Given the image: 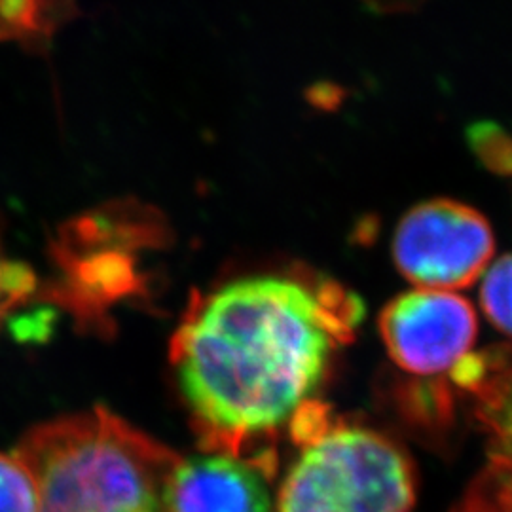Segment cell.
I'll list each match as a JSON object with an SVG mask.
<instances>
[{
    "instance_id": "cell-5",
    "label": "cell",
    "mask_w": 512,
    "mask_h": 512,
    "mask_svg": "<svg viewBox=\"0 0 512 512\" xmlns=\"http://www.w3.org/2000/svg\"><path fill=\"white\" fill-rule=\"evenodd\" d=\"M476 313L458 294L412 291L385 306L380 334L395 365L416 376L456 370L473 348Z\"/></svg>"
},
{
    "instance_id": "cell-11",
    "label": "cell",
    "mask_w": 512,
    "mask_h": 512,
    "mask_svg": "<svg viewBox=\"0 0 512 512\" xmlns=\"http://www.w3.org/2000/svg\"><path fill=\"white\" fill-rule=\"evenodd\" d=\"M454 512H512L511 480L490 461Z\"/></svg>"
},
{
    "instance_id": "cell-7",
    "label": "cell",
    "mask_w": 512,
    "mask_h": 512,
    "mask_svg": "<svg viewBox=\"0 0 512 512\" xmlns=\"http://www.w3.org/2000/svg\"><path fill=\"white\" fill-rule=\"evenodd\" d=\"M482 416L492 435V463L512 484V368L499 384L488 385Z\"/></svg>"
},
{
    "instance_id": "cell-13",
    "label": "cell",
    "mask_w": 512,
    "mask_h": 512,
    "mask_svg": "<svg viewBox=\"0 0 512 512\" xmlns=\"http://www.w3.org/2000/svg\"><path fill=\"white\" fill-rule=\"evenodd\" d=\"M370 6H376L378 10H410L412 6H418L423 0H365Z\"/></svg>"
},
{
    "instance_id": "cell-2",
    "label": "cell",
    "mask_w": 512,
    "mask_h": 512,
    "mask_svg": "<svg viewBox=\"0 0 512 512\" xmlns=\"http://www.w3.org/2000/svg\"><path fill=\"white\" fill-rule=\"evenodd\" d=\"M14 454L37 480L38 512H165L181 459L105 406L33 427Z\"/></svg>"
},
{
    "instance_id": "cell-8",
    "label": "cell",
    "mask_w": 512,
    "mask_h": 512,
    "mask_svg": "<svg viewBox=\"0 0 512 512\" xmlns=\"http://www.w3.org/2000/svg\"><path fill=\"white\" fill-rule=\"evenodd\" d=\"M480 302L490 323L512 338V253L501 256L482 277Z\"/></svg>"
},
{
    "instance_id": "cell-6",
    "label": "cell",
    "mask_w": 512,
    "mask_h": 512,
    "mask_svg": "<svg viewBox=\"0 0 512 512\" xmlns=\"http://www.w3.org/2000/svg\"><path fill=\"white\" fill-rule=\"evenodd\" d=\"M165 512H272L258 463L226 452L179 459L165 488Z\"/></svg>"
},
{
    "instance_id": "cell-12",
    "label": "cell",
    "mask_w": 512,
    "mask_h": 512,
    "mask_svg": "<svg viewBox=\"0 0 512 512\" xmlns=\"http://www.w3.org/2000/svg\"><path fill=\"white\" fill-rule=\"evenodd\" d=\"M35 287L37 277L33 270L23 262L6 258L0 249V325L10 311L35 293Z\"/></svg>"
},
{
    "instance_id": "cell-10",
    "label": "cell",
    "mask_w": 512,
    "mask_h": 512,
    "mask_svg": "<svg viewBox=\"0 0 512 512\" xmlns=\"http://www.w3.org/2000/svg\"><path fill=\"white\" fill-rule=\"evenodd\" d=\"M467 141L478 162L501 177H512V133L494 122H476Z\"/></svg>"
},
{
    "instance_id": "cell-4",
    "label": "cell",
    "mask_w": 512,
    "mask_h": 512,
    "mask_svg": "<svg viewBox=\"0 0 512 512\" xmlns=\"http://www.w3.org/2000/svg\"><path fill=\"white\" fill-rule=\"evenodd\" d=\"M494 230L475 207L456 200H427L399 220L391 253L414 285L429 291L465 289L488 268Z\"/></svg>"
},
{
    "instance_id": "cell-1",
    "label": "cell",
    "mask_w": 512,
    "mask_h": 512,
    "mask_svg": "<svg viewBox=\"0 0 512 512\" xmlns=\"http://www.w3.org/2000/svg\"><path fill=\"white\" fill-rule=\"evenodd\" d=\"M363 313L357 294L306 270L194 294L169 361L203 450L239 456L245 440L294 420Z\"/></svg>"
},
{
    "instance_id": "cell-3",
    "label": "cell",
    "mask_w": 512,
    "mask_h": 512,
    "mask_svg": "<svg viewBox=\"0 0 512 512\" xmlns=\"http://www.w3.org/2000/svg\"><path fill=\"white\" fill-rule=\"evenodd\" d=\"M294 435L302 452L279 488L277 511H412L414 471L384 435L361 427H329L315 404L294 418Z\"/></svg>"
},
{
    "instance_id": "cell-9",
    "label": "cell",
    "mask_w": 512,
    "mask_h": 512,
    "mask_svg": "<svg viewBox=\"0 0 512 512\" xmlns=\"http://www.w3.org/2000/svg\"><path fill=\"white\" fill-rule=\"evenodd\" d=\"M0 512H38L37 480L14 452H0Z\"/></svg>"
}]
</instances>
